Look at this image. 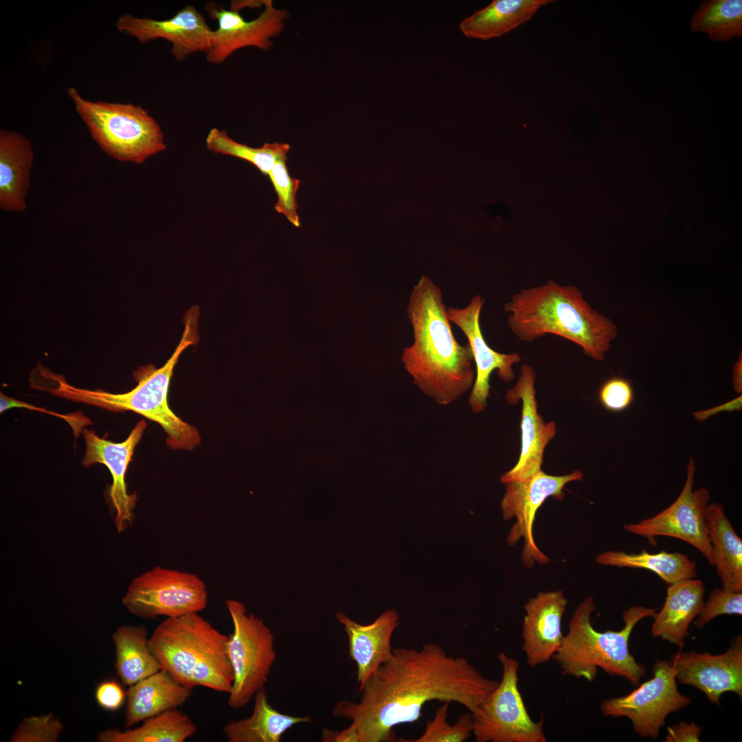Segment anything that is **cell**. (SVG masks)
<instances>
[{"label": "cell", "mask_w": 742, "mask_h": 742, "mask_svg": "<svg viewBox=\"0 0 742 742\" xmlns=\"http://www.w3.org/2000/svg\"><path fill=\"white\" fill-rule=\"evenodd\" d=\"M228 640L199 613H192L166 618L148 644L161 668L185 687L203 686L229 694L234 673Z\"/></svg>", "instance_id": "5b68a950"}, {"label": "cell", "mask_w": 742, "mask_h": 742, "mask_svg": "<svg viewBox=\"0 0 742 742\" xmlns=\"http://www.w3.org/2000/svg\"><path fill=\"white\" fill-rule=\"evenodd\" d=\"M414 341L401 361L414 384L441 405H447L472 388L475 370L469 344L456 339L440 289L423 275L413 286L406 308Z\"/></svg>", "instance_id": "7a4b0ae2"}, {"label": "cell", "mask_w": 742, "mask_h": 742, "mask_svg": "<svg viewBox=\"0 0 742 742\" xmlns=\"http://www.w3.org/2000/svg\"><path fill=\"white\" fill-rule=\"evenodd\" d=\"M536 373L530 365L522 366L515 385L506 394L508 403H522L521 451L517 464L501 477L503 483L525 480L541 470L544 450L556 433L554 422H546L537 411Z\"/></svg>", "instance_id": "ac0fdd59"}, {"label": "cell", "mask_w": 742, "mask_h": 742, "mask_svg": "<svg viewBox=\"0 0 742 742\" xmlns=\"http://www.w3.org/2000/svg\"><path fill=\"white\" fill-rule=\"evenodd\" d=\"M596 609L592 596H587L578 605L570 620L568 632L552 659L563 675L592 682L601 668L607 674L638 685L646 675V668L630 653L629 638L638 622L647 617L654 618L657 609L631 606L622 614V629L603 632L592 625V614Z\"/></svg>", "instance_id": "8992f818"}, {"label": "cell", "mask_w": 742, "mask_h": 742, "mask_svg": "<svg viewBox=\"0 0 742 742\" xmlns=\"http://www.w3.org/2000/svg\"><path fill=\"white\" fill-rule=\"evenodd\" d=\"M145 626L122 625L113 633L115 668L121 682L132 686L161 668L148 644Z\"/></svg>", "instance_id": "83f0119b"}, {"label": "cell", "mask_w": 742, "mask_h": 742, "mask_svg": "<svg viewBox=\"0 0 742 742\" xmlns=\"http://www.w3.org/2000/svg\"><path fill=\"white\" fill-rule=\"evenodd\" d=\"M95 697L98 704L109 712L117 710L126 701V693L115 680L100 682L95 688Z\"/></svg>", "instance_id": "74e56055"}, {"label": "cell", "mask_w": 742, "mask_h": 742, "mask_svg": "<svg viewBox=\"0 0 742 742\" xmlns=\"http://www.w3.org/2000/svg\"><path fill=\"white\" fill-rule=\"evenodd\" d=\"M67 93L91 137L114 159L141 164L166 149L160 126L141 106L90 101L74 87Z\"/></svg>", "instance_id": "52a82bcc"}, {"label": "cell", "mask_w": 742, "mask_h": 742, "mask_svg": "<svg viewBox=\"0 0 742 742\" xmlns=\"http://www.w3.org/2000/svg\"><path fill=\"white\" fill-rule=\"evenodd\" d=\"M449 703L445 702L427 721L424 732L412 742H464L473 734L471 713L462 714L453 724L447 721Z\"/></svg>", "instance_id": "d6a6232c"}, {"label": "cell", "mask_w": 742, "mask_h": 742, "mask_svg": "<svg viewBox=\"0 0 742 742\" xmlns=\"http://www.w3.org/2000/svg\"><path fill=\"white\" fill-rule=\"evenodd\" d=\"M704 583L695 578L668 585L664 604L653 618L652 636L682 647L690 624L704 605Z\"/></svg>", "instance_id": "603a6c76"}, {"label": "cell", "mask_w": 742, "mask_h": 742, "mask_svg": "<svg viewBox=\"0 0 742 742\" xmlns=\"http://www.w3.org/2000/svg\"><path fill=\"white\" fill-rule=\"evenodd\" d=\"M552 0H495L460 23L469 38L488 40L499 37L530 20Z\"/></svg>", "instance_id": "4316f807"}, {"label": "cell", "mask_w": 742, "mask_h": 742, "mask_svg": "<svg viewBox=\"0 0 742 742\" xmlns=\"http://www.w3.org/2000/svg\"><path fill=\"white\" fill-rule=\"evenodd\" d=\"M690 30L704 32L716 41H728L742 36V1H703L690 21Z\"/></svg>", "instance_id": "4dcf8cb0"}, {"label": "cell", "mask_w": 742, "mask_h": 742, "mask_svg": "<svg viewBox=\"0 0 742 742\" xmlns=\"http://www.w3.org/2000/svg\"><path fill=\"white\" fill-rule=\"evenodd\" d=\"M676 680L701 690L712 704L719 705L721 695L735 693L742 697V636L733 638L726 652L712 655L695 651L673 657Z\"/></svg>", "instance_id": "e0dca14e"}, {"label": "cell", "mask_w": 742, "mask_h": 742, "mask_svg": "<svg viewBox=\"0 0 742 742\" xmlns=\"http://www.w3.org/2000/svg\"><path fill=\"white\" fill-rule=\"evenodd\" d=\"M64 730L61 721L52 712L25 717L12 735L10 742H56Z\"/></svg>", "instance_id": "e575fe53"}, {"label": "cell", "mask_w": 742, "mask_h": 742, "mask_svg": "<svg viewBox=\"0 0 742 742\" xmlns=\"http://www.w3.org/2000/svg\"><path fill=\"white\" fill-rule=\"evenodd\" d=\"M484 299L480 295L473 296L463 308L449 307L447 314L450 322L455 324L466 336L473 354L475 366V378L469 398L473 412L480 414L487 407L490 392V379L497 370L499 377L504 382L515 379L513 366L521 361L517 352H498L487 344L480 327V314Z\"/></svg>", "instance_id": "9a60e30c"}, {"label": "cell", "mask_w": 742, "mask_h": 742, "mask_svg": "<svg viewBox=\"0 0 742 742\" xmlns=\"http://www.w3.org/2000/svg\"><path fill=\"white\" fill-rule=\"evenodd\" d=\"M192 690L177 682L167 671H159L130 686L126 692L125 727L169 710L177 708Z\"/></svg>", "instance_id": "cb8c5ba5"}, {"label": "cell", "mask_w": 742, "mask_h": 742, "mask_svg": "<svg viewBox=\"0 0 742 742\" xmlns=\"http://www.w3.org/2000/svg\"><path fill=\"white\" fill-rule=\"evenodd\" d=\"M196 725L177 708L144 721L135 729H106L98 734L100 742H184L196 732Z\"/></svg>", "instance_id": "f1b7e54d"}, {"label": "cell", "mask_w": 742, "mask_h": 742, "mask_svg": "<svg viewBox=\"0 0 742 742\" xmlns=\"http://www.w3.org/2000/svg\"><path fill=\"white\" fill-rule=\"evenodd\" d=\"M652 673V678L630 693L603 701L600 710L605 717L628 718L637 734L655 739L666 717L688 706L691 699L677 690L673 660L657 659Z\"/></svg>", "instance_id": "8fae6325"}, {"label": "cell", "mask_w": 742, "mask_h": 742, "mask_svg": "<svg viewBox=\"0 0 742 742\" xmlns=\"http://www.w3.org/2000/svg\"><path fill=\"white\" fill-rule=\"evenodd\" d=\"M706 523L714 566L721 581V589L742 592V539L727 518L721 504H709Z\"/></svg>", "instance_id": "d4e9b609"}, {"label": "cell", "mask_w": 742, "mask_h": 742, "mask_svg": "<svg viewBox=\"0 0 742 742\" xmlns=\"http://www.w3.org/2000/svg\"><path fill=\"white\" fill-rule=\"evenodd\" d=\"M465 657L449 655L439 644L393 648L358 692L357 701L343 699L332 710L350 725L328 730V742L396 741L394 728L419 720L427 702H457L471 713L498 684Z\"/></svg>", "instance_id": "6da1fadb"}, {"label": "cell", "mask_w": 742, "mask_h": 742, "mask_svg": "<svg viewBox=\"0 0 742 742\" xmlns=\"http://www.w3.org/2000/svg\"><path fill=\"white\" fill-rule=\"evenodd\" d=\"M501 682L472 714L476 742H546L543 719L529 715L518 687V662L501 651Z\"/></svg>", "instance_id": "9c48e42d"}, {"label": "cell", "mask_w": 742, "mask_h": 742, "mask_svg": "<svg viewBox=\"0 0 742 742\" xmlns=\"http://www.w3.org/2000/svg\"><path fill=\"white\" fill-rule=\"evenodd\" d=\"M225 604L233 624L227 649L234 681L227 704L239 709L267 684L277 657L275 638L265 622L248 613L241 601L230 599Z\"/></svg>", "instance_id": "ba28073f"}, {"label": "cell", "mask_w": 742, "mask_h": 742, "mask_svg": "<svg viewBox=\"0 0 742 742\" xmlns=\"http://www.w3.org/2000/svg\"><path fill=\"white\" fill-rule=\"evenodd\" d=\"M733 389L737 394L742 392V355L739 356L738 360L733 366L732 374Z\"/></svg>", "instance_id": "60d3db41"}, {"label": "cell", "mask_w": 742, "mask_h": 742, "mask_svg": "<svg viewBox=\"0 0 742 742\" xmlns=\"http://www.w3.org/2000/svg\"><path fill=\"white\" fill-rule=\"evenodd\" d=\"M583 474L578 470L565 475H550L541 470L522 480L504 483L506 492L501 502L504 519L515 517L508 543L514 546L521 538L524 545L521 554L523 563L531 567L534 562L547 563L549 559L537 547L532 535L535 515L549 497L562 500L565 486L572 481H582Z\"/></svg>", "instance_id": "4fadbf2b"}, {"label": "cell", "mask_w": 742, "mask_h": 742, "mask_svg": "<svg viewBox=\"0 0 742 742\" xmlns=\"http://www.w3.org/2000/svg\"><path fill=\"white\" fill-rule=\"evenodd\" d=\"M702 728L695 722H678L667 728L665 742H699Z\"/></svg>", "instance_id": "f35d334b"}, {"label": "cell", "mask_w": 742, "mask_h": 742, "mask_svg": "<svg viewBox=\"0 0 742 742\" xmlns=\"http://www.w3.org/2000/svg\"><path fill=\"white\" fill-rule=\"evenodd\" d=\"M146 427V422L142 420L122 442H113L100 438L93 431L83 430L86 451L82 463L85 467L100 463L109 470L113 482L109 490V497L114 523L119 532L124 531L134 520L137 496L135 493L129 494L127 491L126 473L134 449Z\"/></svg>", "instance_id": "d6986e66"}, {"label": "cell", "mask_w": 742, "mask_h": 742, "mask_svg": "<svg viewBox=\"0 0 742 742\" xmlns=\"http://www.w3.org/2000/svg\"><path fill=\"white\" fill-rule=\"evenodd\" d=\"M598 398L607 410L620 412L627 409L633 403V388L629 380L620 376L611 377L600 386Z\"/></svg>", "instance_id": "8d00e7d4"}, {"label": "cell", "mask_w": 742, "mask_h": 742, "mask_svg": "<svg viewBox=\"0 0 742 742\" xmlns=\"http://www.w3.org/2000/svg\"><path fill=\"white\" fill-rule=\"evenodd\" d=\"M199 315L197 306H193L186 312L182 337L171 357L159 368L150 366L139 369L136 373L137 385L131 390L113 394L99 390L82 389L51 373L49 376L54 381V385L47 391L73 401L113 412L128 410L136 412L161 425L167 434L168 447L175 449L192 450L201 442L199 433L195 427L183 421L170 408L168 394L179 357L198 340Z\"/></svg>", "instance_id": "277c9868"}, {"label": "cell", "mask_w": 742, "mask_h": 742, "mask_svg": "<svg viewBox=\"0 0 742 742\" xmlns=\"http://www.w3.org/2000/svg\"><path fill=\"white\" fill-rule=\"evenodd\" d=\"M395 609L383 611L372 622L359 624L341 611L336 614L348 638L349 655L357 666L358 692L368 677L392 656V637L399 625Z\"/></svg>", "instance_id": "44dd1931"}, {"label": "cell", "mask_w": 742, "mask_h": 742, "mask_svg": "<svg viewBox=\"0 0 742 742\" xmlns=\"http://www.w3.org/2000/svg\"><path fill=\"white\" fill-rule=\"evenodd\" d=\"M117 30L135 37L142 44L163 38L172 45L170 53L182 61L196 53L206 54L211 45L212 30L205 18L192 5H187L173 16L163 20L139 18L123 14L117 19Z\"/></svg>", "instance_id": "2e32d148"}, {"label": "cell", "mask_w": 742, "mask_h": 742, "mask_svg": "<svg viewBox=\"0 0 742 742\" xmlns=\"http://www.w3.org/2000/svg\"><path fill=\"white\" fill-rule=\"evenodd\" d=\"M503 308L507 325L521 341L532 342L547 335L580 346L596 361H603L618 335L617 325L593 308L574 285L553 280L513 295Z\"/></svg>", "instance_id": "3957f363"}, {"label": "cell", "mask_w": 742, "mask_h": 742, "mask_svg": "<svg viewBox=\"0 0 742 742\" xmlns=\"http://www.w3.org/2000/svg\"><path fill=\"white\" fill-rule=\"evenodd\" d=\"M742 408V396L740 394L734 399L727 401L719 405L695 412L692 414L695 419L699 422H704L712 416L721 412H732L741 411Z\"/></svg>", "instance_id": "ab89813d"}, {"label": "cell", "mask_w": 742, "mask_h": 742, "mask_svg": "<svg viewBox=\"0 0 742 742\" xmlns=\"http://www.w3.org/2000/svg\"><path fill=\"white\" fill-rule=\"evenodd\" d=\"M252 714L231 721L223 727L228 742H280L285 732L300 723H311L309 716H292L277 710L269 704L265 688L254 695Z\"/></svg>", "instance_id": "484cf974"}, {"label": "cell", "mask_w": 742, "mask_h": 742, "mask_svg": "<svg viewBox=\"0 0 742 742\" xmlns=\"http://www.w3.org/2000/svg\"><path fill=\"white\" fill-rule=\"evenodd\" d=\"M31 142L19 132L0 130V208L23 212L34 162Z\"/></svg>", "instance_id": "7402d4cb"}, {"label": "cell", "mask_w": 742, "mask_h": 742, "mask_svg": "<svg viewBox=\"0 0 742 742\" xmlns=\"http://www.w3.org/2000/svg\"><path fill=\"white\" fill-rule=\"evenodd\" d=\"M567 604L561 590L539 592L524 606L522 649L531 668L548 662L561 647V623Z\"/></svg>", "instance_id": "ffe728a7"}, {"label": "cell", "mask_w": 742, "mask_h": 742, "mask_svg": "<svg viewBox=\"0 0 742 742\" xmlns=\"http://www.w3.org/2000/svg\"><path fill=\"white\" fill-rule=\"evenodd\" d=\"M286 159L287 158H283L277 161L268 176L278 195L275 210L284 215L294 226L300 227L296 194L300 181L290 177L286 164Z\"/></svg>", "instance_id": "836d02e7"}, {"label": "cell", "mask_w": 742, "mask_h": 742, "mask_svg": "<svg viewBox=\"0 0 742 742\" xmlns=\"http://www.w3.org/2000/svg\"><path fill=\"white\" fill-rule=\"evenodd\" d=\"M742 614V592H734L715 588L708 599L694 620V625L702 629L707 623L720 615Z\"/></svg>", "instance_id": "d590c367"}, {"label": "cell", "mask_w": 742, "mask_h": 742, "mask_svg": "<svg viewBox=\"0 0 742 742\" xmlns=\"http://www.w3.org/2000/svg\"><path fill=\"white\" fill-rule=\"evenodd\" d=\"M262 2L264 10L251 21L245 20L238 11L227 10L214 1L205 4V12L218 23L217 29L212 32L210 48L205 54L209 63L221 64L234 52L247 47L264 51L271 48L273 38L282 32L289 13L274 7L271 0Z\"/></svg>", "instance_id": "5bb4252c"}, {"label": "cell", "mask_w": 742, "mask_h": 742, "mask_svg": "<svg viewBox=\"0 0 742 742\" xmlns=\"http://www.w3.org/2000/svg\"><path fill=\"white\" fill-rule=\"evenodd\" d=\"M207 602V587L197 575L159 566L135 577L122 598L128 612L144 619L199 613Z\"/></svg>", "instance_id": "30bf717a"}, {"label": "cell", "mask_w": 742, "mask_h": 742, "mask_svg": "<svg viewBox=\"0 0 742 742\" xmlns=\"http://www.w3.org/2000/svg\"><path fill=\"white\" fill-rule=\"evenodd\" d=\"M695 461L689 459L686 479L677 498L655 516L624 525V529L647 538L651 543L657 537H669L686 542L697 549L714 566L713 553L706 523L710 495L705 488L693 489Z\"/></svg>", "instance_id": "7c38bea8"}, {"label": "cell", "mask_w": 742, "mask_h": 742, "mask_svg": "<svg viewBox=\"0 0 742 742\" xmlns=\"http://www.w3.org/2000/svg\"><path fill=\"white\" fill-rule=\"evenodd\" d=\"M205 144L207 148L214 153L235 157L252 164L265 175H269L277 161L286 158L290 150L289 144L278 142L265 143L261 147L254 148L234 140L226 131L217 128L209 131Z\"/></svg>", "instance_id": "1f68e13d"}, {"label": "cell", "mask_w": 742, "mask_h": 742, "mask_svg": "<svg viewBox=\"0 0 742 742\" xmlns=\"http://www.w3.org/2000/svg\"><path fill=\"white\" fill-rule=\"evenodd\" d=\"M596 561L602 565L649 570L670 585L677 581L697 576V563L681 552L627 553L624 551H606L599 554Z\"/></svg>", "instance_id": "f546056e"}]
</instances>
